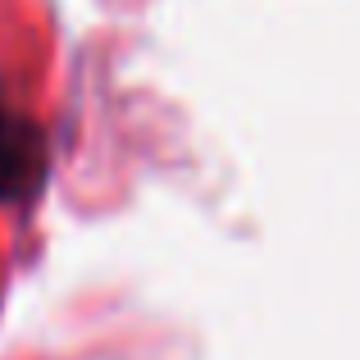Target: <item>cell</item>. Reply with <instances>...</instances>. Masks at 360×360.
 Returning <instances> with one entry per match:
<instances>
[{"label":"cell","mask_w":360,"mask_h":360,"mask_svg":"<svg viewBox=\"0 0 360 360\" xmlns=\"http://www.w3.org/2000/svg\"><path fill=\"white\" fill-rule=\"evenodd\" d=\"M46 183V132L0 110V201H32Z\"/></svg>","instance_id":"6da1fadb"}]
</instances>
